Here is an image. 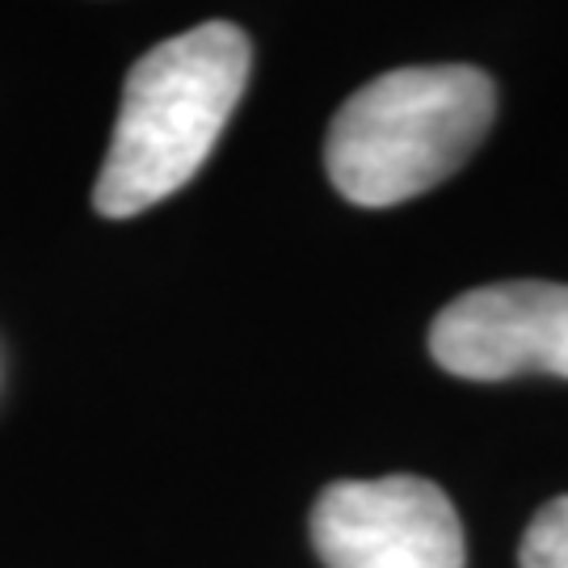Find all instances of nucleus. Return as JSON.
Masks as SVG:
<instances>
[{
	"mask_svg": "<svg viewBox=\"0 0 568 568\" xmlns=\"http://www.w3.org/2000/svg\"><path fill=\"white\" fill-rule=\"evenodd\" d=\"M248 39L206 21L143 55L122 84L110 152L93 185L105 220H131L178 194L211 156L248 81Z\"/></svg>",
	"mask_w": 568,
	"mask_h": 568,
	"instance_id": "obj_1",
	"label": "nucleus"
},
{
	"mask_svg": "<svg viewBox=\"0 0 568 568\" xmlns=\"http://www.w3.org/2000/svg\"><path fill=\"white\" fill-rule=\"evenodd\" d=\"M497 114L480 68L434 63L366 81L328 126L325 164L337 194L358 206H396L447 182Z\"/></svg>",
	"mask_w": 568,
	"mask_h": 568,
	"instance_id": "obj_2",
	"label": "nucleus"
},
{
	"mask_svg": "<svg viewBox=\"0 0 568 568\" xmlns=\"http://www.w3.org/2000/svg\"><path fill=\"white\" fill-rule=\"evenodd\" d=\"M325 568H464V527L450 497L422 476L337 480L312 506Z\"/></svg>",
	"mask_w": 568,
	"mask_h": 568,
	"instance_id": "obj_3",
	"label": "nucleus"
},
{
	"mask_svg": "<svg viewBox=\"0 0 568 568\" xmlns=\"http://www.w3.org/2000/svg\"><path fill=\"white\" fill-rule=\"evenodd\" d=\"M429 354L443 371L480 384L530 371L568 379V286H476L434 316Z\"/></svg>",
	"mask_w": 568,
	"mask_h": 568,
	"instance_id": "obj_4",
	"label": "nucleus"
},
{
	"mask_svg": "<svg viewBox=\"0 0 568 568\" xmlns=\"http://www.w3.org/2000/svg\"><path fill=\"white\" fill-rule=\"evenodd\" d=\"M518 568H568V497H556L530 518Z\"/></svg>",
	"mask_w": 568,
	"mask_h": 568,
	"instance_id": "obj_5",
	"label": "nucleus"
}]
</instances>
